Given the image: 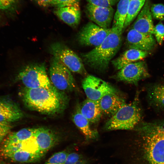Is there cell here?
Segmentation results:
<instances>
[{
	"instance_id": "cell-1",
	"label": "cell",
	"mask_w": 164,
	"mask_h": 164,
	"mask_svg": "<svg viewBox=\"0 0 164 164\" xmlns=\"http://www.w3.org/2000/svg\"><path fill=\"white\" fill-rule=\"evenodd\" d=\"M20 96L25 105L31 110L47 115L62 112L66 108L68 98L65 93L55 87L51 88L24 87Z\"/></svg>"
},
{
	"instance_id": "cell-2",
	"label": "cell",
	"mask_w": 164,
	"mask_h": 164,
	"mask_svg": "<svg viewBox=\"0 0 164 164\" xmlns=\"http://www.w3.org/2000/svg\"><path fill=\"white\" fill-rule=\"evenodd\" d=\"M135 128L142 138L147 161L150 164H164V120L142 122Z\"/></svg>"
},
{
	"instance_id": "cell-3",
	"label": "cell",
	"mask_w": 164,
	"mask_h": 164,
	"mask_svg": "<svg viewBox=\"0 0 164 164\" xmlns=\"http://www.w3.org/2000/svg\"><path fill=\"white\" fill-rule=\"evenodd\" d=\"M121 35L116 29L111 28L110 33L100 45L81 54L83 62L94 69L105 71L121 46Z\"/></svg>"
},
{
	"instance_id": "cell-4",
	"label": "cell",
	"mask_w": 164,
	"mask_h": 164,
	"mask_svg": "<svg viewBox=\"0 0 164 164\" xmlns=\"http://www.w3.org/2000/svg\"><path fill=\"white\" fill-rule=\"evenodd\" d=\"M137 92L133 101L126 104L106 122L104 128L107 130H131L139 124L142 116Z\"/></svg>"
},
{
	"instance_id": "cell-5",
	"label": "cell",
	"mask_w": 164,
	"mask_h": 164,
	"mask_svg": "<svg viewBox=\"0 0 164 164\" xmlns=\"http://www.w3.org/2000/svg\"><path fill=\"white\" fill-rule=\"evenodd\" d=\"M17 79L28 88L54 87L46 73L44 63L30 64L24 67L19 73Z\"/></svg>"
},
{
	"instance_id": "cell-6",
	"label": "cell",
	"mask_w": 164,
	"mask_h": 164,
	"mask_svg": "<svg viewBox=\"0 0 164 164\" xmlns=\"http://www.w3.org/2000/svg\"><path fill=\"white\" fill-rule=\"evenodd\" d=\"M50 50L53 57L70 71L86 77L87 75L82 59L65 45L60 42L54 43L50 46Z\"/></svg>"
},
{
	"instance_id": "cell-7",
	"label": "cell",
	"mask_w": 164,
	"mask_h": 164,
	"mask_svg": "<svg viewBox=\"0 0 164 164\" xmlns=\"http://www.w3.org/2000/svg\"><path fill=\"white\" fill-rule=\"evenodd\" d=\"M70 71L54 57L51 60L49 69L50 80L59 91L65 93L71 91L77 87Z\"/></svg>"
},
{
	"instance_id": "cell-8",
	"label": "cell",
	"mask_w": 164,
	"mask_h": 164,
	"mask_svg": "<svg viewBox=\"0 0 164 164\" xmlns=\"http://www.w3.org/2000/svg\"><path fill=\"white\" fill-rule=\"evenodd\" d=\"M82 85L87 98L94 101H99L108 94L117 93L116 89L111 84L92 75L86 76Z\"/></svg>"
},
{
	"instance_id": "cell-9",
	"label": "cell",
	"mask_w": 164,
	"mask_h": 164,
	"mask_svg": "<svg viewBox=\"0 0 164 164\" xmlns=\"http://www.w3.org/2000/svg\"><path fill=\"white\" fill-rule=\"evenodd\" d=\"M149 76L145 63L138 61L123 67L113 77L118 81L137 85L140 80Z\"/></svg>"
},
{
	"instance_id": "cell-10",
	"label": "cell",
	"mask_w": 164,
	"mask_h": 164,
	"mask_svg": "<svg viewBox=\"0 0 164 164\" xmlns=\"http://www.w3.org/2000/svg\"><path fill=\"white\" fill-rule=\"evenodd\" d=\"M111 30V28L104 29L92 22H89L79 32L77 40L82 45L96 47L103 41Z\"/></svg>"
},
{
	"instance_id": "cell-11",
	"label": "cell",
	"mask_w": 164,
	"mask_h": 164,
	"mask_svg": "<svg viewBox=\"0 0 164 164\" xmlns=\"http://www.w3.org/2000/svg\"><path fill=\"white\" fill-rule=\"evenodd\" d=\"M85 12L88 19L94 23L104 29L110 28L114 16V10L112 7L98 6L88 3Z\"/></svg>"
},
{
	"instance_id": "cell-12",
	"label": "cell",
	"mask_w": 164,
	"mask_h": 164,
	"mask_svg": "<svg viewBox=\"0 0 164 164\" xmlns=\"http://www.w3.org/2000/svg\"><path fill=\"white\" fill-rule=\"evenodd\" d=\"M128 48L149 51L152 50L156 42L152 35L143 33L131 29L126 37Z\"/></svg>"
},
{
	"instance_id": "cell-13",
	"label": "cell",
	"mask_w": 164,
	"mask_h": 164,
	"mask_svg": "<svg viewBox=\"0 0 164 164\" xmlns=\"http://www.w3.org/2000/svg\"><path fill=\"white\" fill-rule=\"evenodd\" d=\"M150 0H146L132 25V29L140 32L152 35L155 26L150 12Z\"/></svg>"
},
{
	"instance_id": "cell-14",
	"label": "cell",
	"mask_w": 164,
	"mask_h": 164,
	"mask_svg": "<svg viewBox=\"0 0 164 164\" xmlns=\"http://www.w3.org/2000/svg\"><path fill=\"white\" fill-rule=\"evenodd\" d=\"M34 137L39 151L45 154L56 144L58 140L57 135L52 130L43 127L36 128Z\"/></svg>"
},
{
	"instance_id": "cell-15",
	"label": "cell",
	"mask_w": 164,
	"mask_h": 164,
	"mask_svg": "<svg viewBox=\"0 0 164 164\" xmlns=\"http://www.w3.org/2000/svg\"><path fill=\"white\" fill-rule=\"evenodd\" d=\"M24 116L19 107L13 102L0 100V122L11 123L18 121Z\"/></svg>"
},
{
	"instance_id": "cell-16",
	"label": "cell",
	"mask_w": 164,
	"mask_h": 164,
	"mask_svg": "<svg viewBox=\"0 0 164 164\" xmlns=\"http://www.w3.org/2000/svg\"><path fill=\"white\" fill-rule=\"evenodd\" d=\"M54 13L60 19L72 27H76L80 20L79 5L56 8Z\"/></svg>"
},
{
	"instance_id": "cell-17",
	"label": "cell",
	"mask_w": 164,
	"mask_h": 164,
	"mask_svg": "<svg viewBox=\"0 0 164 164\" xmlns=\"http://www.w3.org/2000/svg\"><path fill=\"white\" fill-rule=\"evenodd\" d=\"M98 101L102 113L111 117L126 104L125 100L117 93L106 95Z\"/></svg>"
},
{
	"instance_id": "cell-18",
	"label": "cell",
	"mask_w": 164,
	"mask_h": 164,
	"mask_svg": "<svg viewBox=\"0 0 164 164\" xmlns=\"http://www.w3.org/2000/svg\"><path fill=\"white\" fill-rule=\"evenodd\" d=\"M148 51L129 49L122 53L120 56L111 61L112 64L117 70L131 63L137 62L146 57Z\"/></svg>"
},
{
	"instance_id": "cell-19",
	"label": "cell",
	"mask_w": 164,
	"mask_h": 164,
	"mask_svg": "<svg viewBox=\"0 0 164 164\" xmlns=\"http://www.w3.org/2000/svg\"><path fill=\"white\" fill-rule=\"evenodd\" d=\"M72 118L73 123L82 133L87 140H94L98 137V132L91 128L90 122L81 113L79 104L77 105Z\"/></svg>"
},
{
	"instance_id": "cell-20",
	"label": "cell",
	"mask_w": 164,
	"mask_h": 164,
	"mask_svg": "<svg viewBox=\"0 0 164 164\" xmlns=\"http://www.w3.org/2000/svg\"><path fill=\"white\" fill-rule=\"evenodd\" d=\"M80 107L81 113L90 122L95 123L100 120L102 112L98 101L87 98L80 104Z\"/></svg>"
},
{
	"instance_id": "cell-21",
	"label": "cell",
	"mask_w": 164,
	"mask_h": 164,
	"mask_svg": "<svg viewBox=\"0 0 164 164\" xmlns=\"http://www.w3.org/2000/svg\"><path fill=\"white\" fill-rule=\"evenodd\" d=\"M147 97L152 106L164 111V85L155 84L149 86L147 90Z\"/></svg>"
},
{
	"instance_id": "cell-22",
	"label": "cell",
	"mask_w": 164,
	"mask_h": 164,
	"mask_svg": "<svg viewBox=\"0 0 164 164\" xmlns=\"http://www.w3.org/2000/svg\"><path fill=\"white\" fill-rule=\"evenodd\" d=\"M130 0H120L114 15L112 28L117 29L122 34Z\"/></svg>"
},
{
	"instance_id": "cell-23",
	"label": "cell",
	"mask_w": 164,
	"mask_h": 164,
	"mask_svg": "<svg viewBox=\"0 0 164 164\" xmlns=\"http://www.w3.org/2000/svg\"><path fill=\"white\" fill-rule=\"evenodd\" d=\"M45 155L41 152L31 153L20 150L5 155L4 157L15 162L28 163L39 161Z\"/></svg>"
},
{
	"instance_id": "cell-24",
	"label": "cell",
	"mask_w": 164,
	"mask_h": 164,
	"mask_svg": "<svg viewBox=\"0 0 164 164\" xmlns=\"http://www.w3.org/2000/svg\"><path fill=\"white\" fill-rule=\"evenodd\" d=\"M36 128H24L16 132H10L4 139L3 144L15 143L34 137Z\"/></svg>"
},
{
	"instance_id": "cell-25",
	"label": "cell",
	"mask_w": 164,
	"mask_h": 164,
	"mask_svg": "<svg viewBox=\"0 0 164 164\" xmlns=\"http://www.w3.org/2000/svg\"><path fill=\"white\" fill-rule=\"evenodd\" d=\"M146 0H130L123 31L138 15Z\"/></svg>"
},
{
	"instance_id": "cell-26",
	"label": "cell",
	"mask_w": 164,
	"mask_h": 164,
	"mask_svg": "<svg viewBox=\"0 0 164 164\" xmlns=\"http://www.w3.org/2000/svg\"><path fill=\"white\" fill-rule=\"evenodd\" d=\"M21 143L22 150L31 153H42L39 150L38 144L34 137L22 141Z\"/></svg>"
},
{
	"instance_id": "cell-27",
	"label": "cell",
	"mask_w": 164,
	"mask_h": 164,
	"mask_svg": "<svg viewBox=\"0 0 164 164\" xmlns=\"http://www.w3.org/2000/svg\"><path fill=\"white\" fill-rule=\"evenodd\" d=\"M64 164H87V162L81 155L73 152L68 153Z\"/></svg>"
},
{
	"instance_id": "cell-28",
	"label": "cell",
	"mask_w": 164,
	"mask_h": 164,
	"mask_svg": "<svg viewBox=\"0 0 164 164\" xmlns=\"http://www.w3.org/2000/svg\"><path fill=\"white\" fill-rule=\"evenodd\" d=\"M19 0H0V10L13 13L16 10Z\"/></svg>"
},
{
	"instance_id": "cell-29",
	"label": "cell",
	"mask_w": 164,
	"mask_h": 164,
	"mask_svg": "<svg viewBox=\"0 0 164 164\" xmlns=\"http://www.w3.org/2000/svg\"><path fill=\"white\" fill-rule=\"evenodd\" d=\"M68 153L62 151L55 153L44 164H64Z\"/></svg>"
},
{
	"instance_id": "cell-30",
	"label": "cell",
	"mask_w": 164,
	"mask_h": 164,
	"mask_svg": "<svg viewBox=\"0 0 164 164\" xmlns=\"http://www.w3.org/2000/svg\"><path fill=\"white\" fill-rule=\"evenodd\" d=\"M150 12L152 17L160 21L164 20V5L162 4H155L150 7Z\"/></svg>"
},
{
	"instance_id": "cell-31",
	"label": "cell",
	"mask_w": 164,
	"mask_h": 164,
	"mask_svg": "<svg viewBox=\"0 0 164 164\" xmlns=\"http://www.w3.org/2000/svg\"><path fill=\"white\" fill-rule=\"evenodd\" d=\"M154 34L157 43L161 45L164 40V25L162 22H159L155 26Z\"/></svg>"
},
{
	"instance_id": "cell-32",
	"label": "cell",
	"mask_w": 164,
	"mask_h": 164,
	"mask_svg": "<svg viewBox=\"0 0 164 164\" xmlns=\"http://www.w3.org/2000/svg\"><path fill=\"white\" fill-rule=\"evenodd\" d=\"M91 5L98 6L111 7L117 4L120 0H86Z\"/></svg>"
},
{
	"instance_id": "cell-33",
	"label": "cell",
	"mask_w": 164,
	"mask_h": 164,
	"mask_svg": "<svg viewBox=\"0 0 164 164\" xmlns=\"http://www.w3.org/2000/svg\"><path fill=\"white\" fill-rule=\"evenodd\" d=\"M80 0H52L50 6L56 8L79 5Z\"/></svg>"
},
{
	"instance_id": "cell-34",
	"label": "cell",
	"mask_w": 164,
	"mask_h": 164,
	"mask_svg": "<svg viewBox=\"0 0 164 164\" xmlns=\"http://www.w3.org/2000/svg\"><path fill=\"white\" fill-rule=\"evenodd\" d=\"M12 128L10 123L0 122V142L10 132Z\"/></svg>"
},
{
	"instance_id": "cell-35",
	"label": "cell",
	"mask_w": 164,
	"mask_h": 164,
	"mask_svg": "<svg viewBox=\"0 0 164 164\" xmlns=\"http://www.w3.org/2000/svg\"><path fill=\"white\" fill-rule=\"evenodd\" d=\"M39 5L43 7L50 6L52 0H34Z\"/></svg>"
},
{
	"instance_id": "cell-36",
	"label": "cell",
	"mask_w": 164,
	"mask_h": 164,
	"mask_svg": "<svg viewBox=\"0 0 164 164\" xmlns=\"http://www.w3.org/2000/svg\"><path fill=\"white\" fill-rule=\"evenodd\" d=\"M0 164H4L3 163H0Z\"/></svg>"
}]
</instances>
